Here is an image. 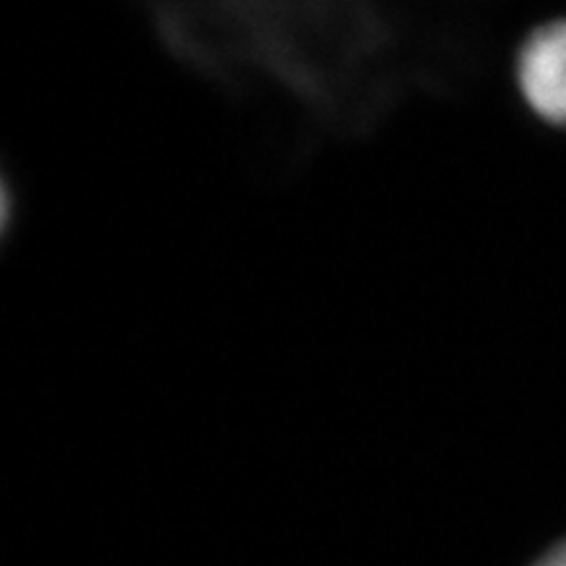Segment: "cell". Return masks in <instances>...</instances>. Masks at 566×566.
I'll return each instance as SVG.
<instances>
[{
  "label": "cell",
  "mask_w": 566,
  "mask_h": 566,
  "mask_svg": "<svg viewBox=\"0 0 566 566\" xmlns=\"http://www.w3.org/2000/svg\"><path fill=\"white\" fill-rule=\"evenodd\" d=\"M522 101L546 124L566 126V19L537 27L514 61Z\"/></svg>",
  "instance_id": "6da1fadb"
},
{
  "label": "cell",
  "mask_w": 566,
  "mask_h": 566,
  "mask_svg": "<svg viewBox=\"0 0 566 566\" xmlns=\"http://www.w3.org/2000/svg\"><path fill=\"white\" fill-rule=\"evenodd\" d=\"M535 566H566V543L556 546L554 551H548V554L543 556Z\"/></svg>",
  "instance_id": "7a4b0ae2"
}]
</instances>
